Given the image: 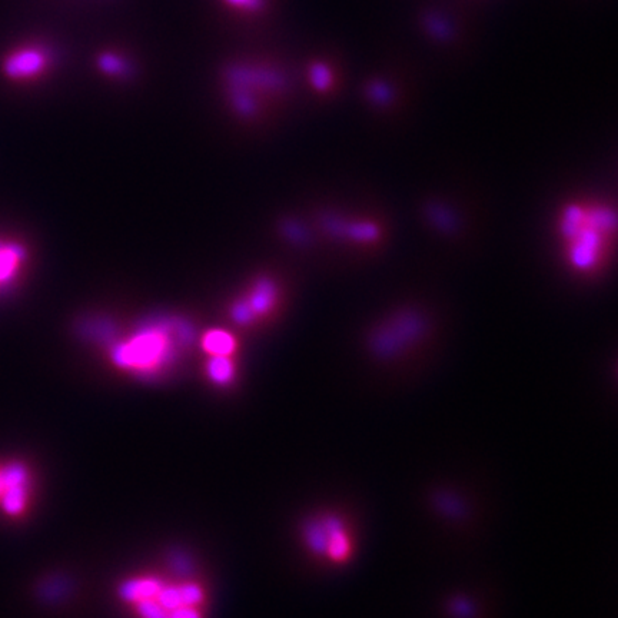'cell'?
<instances>
[{
  "label": "cell",
  "instance_id": "obj_1",
  "mask_svg": "<svg viewBox=\"0 0 618 618\" xmlns=\"http://www.w3.org/2000/svg\"><path fill=\"white\" fill-rule=\"evenodd\" d=\"M556 237L564 265L576 275H596L614 252L617 215L598 199H574L561 206Z\"/></svg>",
  "mask_w": 618,
  "mask_h": 618
},
{
  "label": "cell",
  "instance_id": "obj_2",
  "mask_svg": "<svg viewBox=\"0 0 618 618\" xmlns=\"http://www.w3.org/2000/svg\"><path fill=\"white\" fill-rule=\"evenodd\" d=\"M184 332V327H174L172 322L151 325L116 345L112 360L118 367L141 374L161 371L174 361L176 345L184 342Z\"/></svg>",
  "mask_w": 618,
  "mask_h": 618
},
{
  "label": "cell",
  "instance_id": "obj_3",
  "mask_svg": "<svg viewBox=\"0 0 618 618\" xmlns=\"http://www.w3.org/2000/svg\"><path fill=\"white\" fill-rule=\"evenodd\" d=\"M305 546L314 556L332 564L351 560L357 548L354 530L344 515L324 513L315 515L302 530Z\"/></svg>",
  "mask_w": 618,
  "mask_h": 618
},
{
  "label": "cell",
  "instance_id": "obj_4",
  "mask_svg": "<svg viewBox=\"0 0 618 618\" xmlns=\"http://www.w3.org/2000/svg\"><path fill=\"white\" fill-rule=\"evenodd\" d=\"M31 475L25 464L13 461L0 467V510L9 517L25 513L31 494Z\"/></svg>",
  "mask_w": 618,
  "mask_h": 618
},
{
  "label": "cell",
  "instance_id": "obj_5",
  "mask_svg": "<svg viewBox=\"0 0 618 618\" xmlns=\"http://www.w3.org/2000/svg\"><path fill=\"white\" fill-rule=\"evenodd\" d=\"M49 66V55L45 49L23 46L13 51L3 62V72L13 81H28L38 78Z\"/></svg>",
  "mask_w": 618,
  "mask_h": 618
},
{
  "label": "cell",
  "instance_id": "obj_6",
  "mask_svg": "<svg viewBox=\"0 0 618 618\" xmlns=\"http://www.w3.org/2000/svg\"><path fill=\"white\" fill-rule=\"evenodd\" d=\"M275 297L277 294H275L274 285L267 281L261 282L252 292L249 301L235 308V317L239 322H244L252 320L259 314H264L274 305Z\"/></svg>",
  "mask_w": 618,
  "mask_h": 618
},
{
  "label": "cell",
  "instance_id": "obj_7",
  "mask_svg": "<svg viewBox=\"0 0 618 618\" xmlns=\"http://www.w3.org/2000/svg\"><path fill=\"white\" fill-rule=\"evenodd\" d=\"M164 583L155 577H136L125 581L119 588V596L129 604L154 598Z\"/></svg>",
  "mask_w": 618,
  "mask_h": 618
},
{
  "label": "cell",
  "instance_id": "obj_8",
  "mask_svg": "<svg viewBox=\"0 0 618 618\" xmlns=\"http://www.w3.org/2000/svg\"><path fill=\"white\" fill-rule=\"evenodd\" d=\"M25 257L26 251L22 245L0 242V287L11 284Z\"/></svg>",
  "mask_w": 618,
  "mask_h": 618
},
{
  "label": "cell",
  "instance_id": "obj_9",
  "mask_svg": "<svg viewBox=\"0 0 618 618\" xmlns=\"http://www.w3.org/2000/svg\"><path fill=\"white\" fill-rule=\"evenodd\" d=\"M204 348L211 357H231L235 348L234 338L224 331L208 332L204 340Z\"/></svg>",
  "mask_w": 618,
  "mask_h": 618
},
{
  "label": "cell",
  "instance_id": "obj_10",
  "mask_svg": "<svg viewBox=\"0 0 618 618\" xmlns=\"http://www.w3.org/2000/svg\"><path fill=\"white\" fill-rule=\"evenodd\" d=\"M234 364L229 357H212L208 364V377L215 384L225 385L234 378Z\"/></svg>",
  "mask_w": 618,
  "mask_h": 618
},
{
  "label": "cell",
  "instance_id": "obj_11",
  "mask_svg": "<svg viewBox=\"0 0 618 618\" xmlns=\"http://www.w3.org/2000/svg\"><path fill=\"white\" fill-rule=\"evenodd\" d=\"M98 66L106 75L121 76L128 72V63H126L124 56L115 52L102 53L98 58Z\"/></svg>",
  "mask_w": 618,
  "mask_h": 618
},
{
  "label": "cell",
  "instance_id": "obj_12",
  "mask_svg": "<svg viewBox=\"0 0 618 618\" xmlns=\"http://www.w3.org/2000/svg\"><path fill=\"white\" fill-rule=\"evenodd\" d=\"M309 76H311L312 85H314V88H317L318 91H325V89L330 88L332 75L330 68L325 66L324 63H315V65H312Z\"/></svg>",
  "mask_w": 618,
  "mask_h": 618
},
{
  "label": "cell",
  "instance_id": "obj_13",
  "mask_svg": "<svg viewBox=\"0 0 618 618\" xmlns=\"http://www.w3.org/2000/svg\"><path fill=\"white\" fill-rule=\"evenodd\" d=\"M225 5L234 11L254 13L264 9L265 0H222Z\"/></svg>",
  "mask_w": 618,
  "mask_h": 618
}]
</instances>
